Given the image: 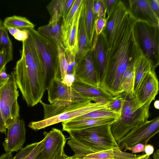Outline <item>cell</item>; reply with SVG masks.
Here are the masks:
<instances>
[{
	"mask_svg": "<svg viewBox=\"0 0 159 159\" xmlns=\"http://www.w3.org/2000/svg\"><path fill=\"white\" fill-rule=\"evenodd\" d=\"M134 62L127 67L122 76L120 84L122 93H132L134 81Z\"/></svg>",
	"mask_w": 159,
	"mask_h": 159,
	"instance_id": "83f0119b",
	"label": "cell"
},
{
	"mask_svg": "<svg viewBox=\"0 0 159 159\" xmlns=\"http://www.w3.org/2000/svg\"><path fill=\"white\" fill-rule=\"evenodd\" d=\"M101 1L104 9L105 18L106 19L116 0H101Z\"/></svg>",
	"mask_w": 159,
	"mask_h": 159,
	"instance_id": "74e56055",
	"label": "cell"
},
{
	"mask_svg": "<svg viewBox=\"0 0 159 159\" xmlns=\"http://www.w3.org/2000/svg\"><path fill=\"white\" fill-rule=\"evenodd\" d=\"M93 10L96 15L106 19L105 11L101 0H93Z\"/></svg>",
	"mask_w": 159,
	"mask_h": 159,
	"instance_id": "d590c367",
	"label": "cell"
},
{
	"mask_svg": "<svg viewBox=\"0 0 159 159\" xmlns=\"http://www.w3.org/2000/svg\"><path fill=\"white\" fill-rule=\"evenodd\" d=\"M85 0H83L79 20L77 51L75 56L77 63L92 49L89 41L85 25Z\"/></svg>",
	"mask_w": 159,
	"mask_h": 159,
	"instance_id": "ac0fdd59",
	"label": "cell"
},
{
	"mask_svg": "<svg viewBox=\"0 0 159 159\" xmlns=\"http://www.w3.org/2000/svg\"><path fill=\"white\" fill-rule=\"evenodd\" d=\"M128 1V9L135 18L159 26V19L152 9L149 0H129Z\"/></svg>",
	"mask_w": 159,
	"mask_h": 159,
	"instance_id": "9a60e30c",
	"label": "cell"
},
{
	"mask_svg": "<svg viewBox=\"0 0 159 159\" xmlns=\"http://www.w3.org/2000/svg\"><path fill=\"white\" fill-rule=\"evenodd\" d=\"M120 115V114L112 111L106 107L92 111L76 118H118Z\"/></svg>",
	"mask_w": 159,
	"mask_h": 159,
	"instance_id": "f1b7e54d",
	"label": "cell"
},
{
	"mask_svg": "<svg viewBox=\"0 0 159 159\" xmlns=\"http://www.w3.org/2000/svg\"><path fill=\"white\" fill-rule=\"evenodd\" d=\"M65 159H87L84 157H79L75 156L73 155L71 156H68L66 155Z\"/></svg>",
	"mask_w": 159,
	"mask_h": 159,
	"instance_id": "f6af8a7d",
	"label": "cell"
},
{
	"mask_svg": "<svg viewBox=\"0 0 159 159\" xmlns=\"http://www.w3.org/2000/svg\"><path fill=\"white\" fill-rule=\"evenodd\" d=\"M4 52L3 50L0 51V72L5 67L7 64Z\"/></svg>",
	"mask_w": 159,
	"mask_h": 159,
	"instance_id": "b9f144b4",
	"label": "cell"
},
{
	"mask_svg": "<svg viewBox=\"0 0 159 159\" xmlns=\"http://www.w3.org/2000/svg\"><path fill=\"white\" fill-rule=\"evenodd\" d=\"M44 139L38 142V144L25 159H42L41 152L43 149Z\"/></svg>",
	"mask_w": 159,
	"mask_h": 159,
	"instance_id": "e575fe53",
	"label": "cell"
},
{
	"mask_svg": "<svg viewBox=\"0 0 159 159\" xmlns=\"http://www.w3.org/2000/svg\"><path fill=\"white\" fill-rule=\"evenodd\" d=\"M159 90V82L155 70H152L144 77L133 94L137 105L140 107L150 106Z\"/></svg>",
	"mask_w": 159,
	"mask_h": 159,
	"instance_id": "7c38bea8",
	"label": "cell"
},
{
	"mask_svg": "<svg viewBox=\"0 0 159 159\" xmlns=\"http://www.w3.org/2000/svg\"><path fill=\"white\" fill-rule=\"evenodd\" d=\"M13 72L5 83L0 84V132L7 128L19 118L18 102L19 91Z\"/></svg>",
	"mask_w": 159,
	"mask_h": 159,
	"instance_id": "5b68a950",
	"label": "cell"
},
{
	"mask_svg": "<svg viewBox=\"0 0 159 159\" xmlns=\"http://www.w3.org/2000/svg\"><path fill=\"white\" fill-rule=\"evenodd\" d=\"M74 76L75 79L99 87L100 81L94 67L91 50L77 63Z\"/></svg>",
	"mask_w": 159,
	"mask_h": 159,
	"instance_id": "5bb4252c",
	"label": "cell"
},
{
	"mask_svg": "<svg viewBox=\"0 0 159 159\" xmlns=\"http://www.w3.org/2000/svg\"><path fill=\"white\" fill-rule=\"evenodd\" d=\"M106 104L102 105L91 101L72 102L62 113L56 116L42 120L29 123L28 126L36 130L61 122L76 118L92 111L106 107Z\"/></svg>",
	"mask_w": 159,
	"mask_h": 159,
	"instance_id": "ba28073f",
	"label": "cell"
},
{
	"mask_svg": "<svg viewBox=\"0 0 159 159\" xmlns=\"http://www.w3.org/2000/svg\"><path fill=\"white\" fill-rule=\"evenodd\" d=\"M134 159H150V156L146 154L140 155L139 156Z\"/></svg>",
	"mask_w": 159,
	"mask_h": 159,
	"instance_id": "bcb514c9",
	"label": "cell"
},
{
	"mask_svg": "<svg viewBox=\"0 0 159 159\" xmlns=\"http://www.w3.org/2000/svg\"><path fill=\"white\" fill-rule=\"evenodd\" d=\"M138 20L127 8L118 25L107 27L101 33L106 54L105 68L99 87L113 96L122 93V76L142 51L135 30Z\"/></svg>",
	"mask_w": 159,
	"mask_h": 159,
	"instance_id": "6da1fadb",
	"label": "cell"
},
{
	"mask_svg": "<svg viewBox=\"0 0 159 159\" xmlns=\"http://www.w3.org/2000/svg\"><path fill=\"white\" fill-rule=\"evenodd\" d=\"M42 159H65L64 148L66 139L61 131L52 128L44 134Z\"/></svg>",
	"mask_w": 159,
	"mask_h": 159,
	"instance_id": "8fae6325",
	"label": "cell"
},
{
	"mask_svg": "<svg viewBox=\"0 0 159 159\" xmlns=\"http://www.w3.org/2000/svg\"><path fill=\"white\" fill-rule=\"evenodd\" d=\"M91 51L94 67L100 82L105 68L106 54L105 43L101 34Z\"/></svg>",
	"mask_w": 159,
	"mask_h": 159,
	"instance_id": "d6986e66",
	"label": "cell"
},
{
	"mask_svg": "<svg viewBox=\"0 0 159 159\" xmlns=\"http://www.w3.org/2000/svg\"><path fill=\"white\" fill-rule=\"evenodd\" d=\"M9 77L10 75L6 72V68L5 67L0 72V84L6 82Z\"/></svg>",
	"mask_w": 159,
	"mask_h": 159,
	"instance_id": "60d3db41",
	"label": "cell"
},
{
	"mask_svg": "<svg viewBox=\"0 0 159 159\" xmlns=\"http://www.w3.org/2000/svg\"><path fill=\"white\" fill-rule=\"evenodd\" d=\"M50 16L48 23L39 27L37 30L56 45H59L64 48L59 14L57 11H55Z\"/></svg>",
	"mask_w": 159,
	"mask_h": 159,
	"instance_id": "2e32d148",
	"label": "cell"
},
{
	"mask_svg": "<svg viewBox=\"0 0 159 159\" xmlns=\"http://www.w3.org/2000/svg\"><path fill=\"white\" fill-rule=\"evenodd\" d=\"M110 125L68 131L70 139L67 144L74 152V155L84 157L106 150H120L112 134Z\"/></svg>",
	"mask_w": 159,
	"mask_h": 159,
	"instance_id": "3957f363",
	"label": "cell"
},
{
	"mask_svg": "<svg viewBox=\"0 0 159 159\" xmlns=\"http://www.w3.org/2000/svg\"><path fill=\"white\" fill-rule=\"evenodd\" d=\"M4 26L20 30L34 29V25L25 17L13 15L6 17L3 21Z\"/></svg>",
	"mask_w": 159,
	"mask_h": 159,
	"instance_id": "484cf974",
	"label": "cell"
},
{
	"mask_svg": "<svg viewBox=\"0 0 159 159\" xmlns=\"http://www.w3.org/2000/svg\"><path fill=\"white\" fill-rule=\"evenodd\" d=\"M124 93V101L119 117L110 125L112 134L116 142L134 127L143 123L150 116V106L139 107L132 93Z\"/></svg>",
	"mask_w": 159,
	"mask_h": 159,
	"instance_id": "277c9868",
	"label": "cell"
},
{
	"mask_svg": "<svg viewBox=\"0 0 159 159\" xmlns=\"http://www.w3.org/2000/svg\"><path fill=\"white\" fill-rule=\"evenodd\" d=\"M159 132V116H157L134 127L116 142L121 150L126 146L131 148L138 143L147 144L150 139Z\"/></svg>",
	"mask_w": 159,
	"mask_h": 159,
	"instance_id": "9c48e42d",
	"label": "cell"
},
{
	"mask_svg": "<svg viewBox=\"0 0 159 159\" xmlns=\"http://www.w3.org/2000/svg\"><path fill=\"white\" fill-rule=\"evenodd\" d=\"M124 101V94L122 93L108 100L106 107L112 111L120 114Z\"/></svg>",
	"mask_w": 159,
	"mask_h": 159,
	"instance_id": "4dcf8cb0",
	"label": "cell"
},
{
	"mask_svg": "<svg viewBox=\"0 0 159 159\" xmlns=\"http://www.w3.org/2000/svg\"><path fill=\"white\" fill-rule=\"evenodd\" d=\"M153 158L154 159H159V150L158 149L153 154Z\"/></svg>",
	"mask_w": 159,
	"mask_h": 159,
	"instance_id": "7dc6e473",
	"label": "cell"
},
{
	"mask_svg": "<svg viewBox=\"0 0 159 159\" xmlns=\"http://www.w3.org/2000/svg\"><path fill=\"white\" fill-rule=\"evenodd\" d=\"M7 129L6 137L2 143L5 151L12 152L21 149L26 140L24 120L18 118Z\"/></svg>",
	"mask_w": 159,
	"mask_h": 159,
	"instance_id": "4fadbf2b",
	"label": "cell"
},
{
	"mask_svg": "<svg viewBox=\"0 0 159 159\" xmlns=\"http://www.w3.org/2000/svg\"><path fill=\"white\" fill-rule=\"evenodd\" d=\"M7 29L11 34L17 40L23 42L26 40L29 37L28 30H20L12 28H8Z\"/></svg>",
	"mask_w": 159,
	"mask_h": 159,
	"instance_id": "d6a6232c",
	"label": "cell"
},
{
	"mask_svg": "<svg viewBox=\"0 0 159 159\" xmlns=\"http://www.w3.org/2000/svg\"><path fill=\"white\" fill-rule=\"evenodd\" d=\"M83 0H74L70 9L61 23V38L63 45L64 44L75 16L80 7Z\"/></svg>",
	"mask_w": 159,
	"mask_h": 159,
	"instance_id": "cb8c5ba5",
	"label": "cell"
},
{
	"mask_svg": "<svg viewBox=\"0 0 159 159\" xmlns=\"http://www.w3.org/2000/svg\"><path fill=\"white\" fill-rule=\"evenodd\" d=\"M64 50L68 65L67 75L74 76L77 65L76 55L67 49Z\"/></svg>",
	"mask_w": 159,
	"mask_h": 159,
	"instance_id": "1f68e13d",
	"label": "cell"
},
{
	"mask_svg": "<svg viewBox=\"0 0 159 159\" xmlns=\"http://www.w3.org/2000/svg\"><path fill=\"white\" fill-rule=\"evenodd\" d=\"M152 9L159 18V0H149Z\"/></svg>",
	"mask_w": 159,
	"mask_h": 159,
	"instance_id": "ab89813d",
	"label": "cell"
},
{
	"mask_svg": "<svg viewBox=\"0 0 159 159\" xmlns=\"http://www.w3.org/2000/svg\"><path fill=\"white\" fill-rule=\"evenodd\" d=\"M135 30L141 49L155 69L159 64V26L145 20H138Z\"/></svg>",
	"mask_w": 159,
	"mask_h": 159,
	"instance_id": "52a82bcc",
	"label": "cell"
},
{
	"mask_svg": "<svg viewBox=\"0 0 159 159\" xmlns=\"http://www.w3.org/2000/svg\"><path fill=\"white\" fill-rule=\"evenodd\" d=\"M21 57L14 69L17 87L28 106L39 102L47 90L44 70L35 44L29 35L22 42Z\"/></svg>",
	"mask_w": 159,
	"mask_h": 159,
	"instance_id": "7a4b0ae2",
	"label": "cell"
},
{
	"mask_svg": "<svg viewBox=\"0 0 159 159\" xmlns=\"http://www.w3.org/2000/svg\"><path fill=\"white\" fill-rule=\"evenodd\" d=\"M42 64L47 89L56 78H61L57 45L34 29L28 30Z\"/></svg>",
	"mask_w": 159,
	"mask_h": 159,
	"instance_id": "8992f818",
	"label": "cell"
},
{
	"mask_svg": "<svg viewBox=\"0 0 159 159\" xmlns=\"http://www.w3.org/2000/svg\"><path fill=\"white\" fill-rule=\"evenodd\" d=\"M38 143V142L33 143L22 148L13 157V159H25L35 148Z\"/></svg>",
	"mask_w": 159,
	"mask_h": 159,
	"instance_id": "836d02e7",
	"label": "cell"
},
{
	"mask_svg": "<svg viewBox=\"0 0 159 159\" xmlns=\"http://www.w3.org/2000/svg\"><path fill=\"white\" fill-rule=\"evenodd\" d=\"M106 21L107 19H104L96 16L95 21V35L98 37L101 34L106 26Z\"/></svg>",
	"mask_w": 159,
	"mask_h": 159,
	"instance_id": "8d00e7d4",
	"label": "cell"
},
{
	"mask_svg": "<svg viewBox=\"0 0 159 159\" xmlns=\"http://www.w3.org/2000/svg\"><path fill=\"white\" fill-rule=\"evenodd\" d=\"M61 78L64 80L67 75V62L64 49L59 45H57Z\"/></svg>",
	"mask_w": 159,
	"mask_h": 159,
	"instance_id": "f546056e",
	"label": "cell"
},
{
	"mask_svg": "<svg viewBox=\"0 0 159 159\" xmlns=\"http://www.w3.org/2000/svg\"><path fill=\"white\" fill-rule=\"evenodd\" d=\"M93 0H85V25L89 41L92 48L95 32V21L96 16L93 11Z\"/></svg>",
	"mask_w": 159,
	"mask_h": 159,
	"instance_id": "603a6c76",
	"label": "cell"
},
{
	"mask_svg": "<svg viewBox=\"0 0 159 159\" xmlns=\"http://www.w3.org/2000/svg\"><path fill=\"white\" fill-rule=\"evenodd\" d=\"M12 152H6L0 156V159H13Z\"/></svg>",
	"mask_w": 159,
	"mask_h": 159,
	"instance_id": "ee69618b",
	"label": "cell"
},
{
	"mask_svg": "<svg viewBox=\"0 0 159 159\" xmlns=\"http://www.w3.org/2000/svg\"><path fill=\"white\" fill-rule=\"evenodd\" d=\"M7 31L3 26L2 21L0 19V51H4L7 63L13 59V45Z\"/></svg>",
	"mask_w": 159,
	"mask_h": 159,
	"instance_id": "d4e9b609",
	"label": "cell"
},
{
	"mask_svg": "<svg viewBox=\"0 0 159 159\" xmlns=\"http://www.w3.org/2000/svg\"><path fill=\"white\" fill-rule=\"evenodd\" d=\"M83 1L75 16L72 25L69 30L66 41L63 45L64 50L67 49L76 55L77 51V39L79 20Z\"/></svg>",
	"mask_w": 159,
	"mask_h": 159,
	"instance_id": "7402d4cb",
	"label": "cell"
},
{
	"mask_svg": "<svg viewBox=\"0 0 159 159\" xmlns=\"http://www.w3.org/2000/svg\"><path fill=\"white\" fill-rule=\"evenodd\" d=\"M74 0H53L47 6V10L51 16L57 11L61 18L66 16L73 4Z\"/></svg>",
	"mask_w": 159,
	"mask_h": 159,
	"instance_id": "4316f807",
	"label": "cell"
},
{
	"mask_svg": "<svg viewBox=\"0 0 159 159\" xmlns=\"http://www.w3.org/2000/svg\"><path fill=\"white\" fill-rule=\"evenodd\" d=\"M134 81L132 94L138 89L145 75L151 71L155 70L152 62L144 55L142 51L134 62Z\"/></svg>",
	"mask_w": 159,
	"mask_h": 159,
	"instance_id": "ffe728a7",
	"label": "cell"
},
{
	"mask_svg": "<svg viewBox=\"0 0 159 159\" xmlns=\"http://www.w3.org/2000/svg\"><path fill=\"white\" fill-rule=\"evenodd\" d=\"M47 90L48 100L51 104L59 101L75 102L91 101L94 100L81 94L61 78H55Z\"/></svg>",
	"mask_w": 159,
	"mask_h": 159,
	"instance_id": "30bf717a",
	"label": "cell"
},
{
	"mask_svg": "<svg viewBox=\"0 0 159 159\" xmlns=\"http://www.w3.org/2000/svg\"><path fill=\"white\" fill-rule=\"evenodd\" d=\"M146 145L138 143L131 148L126 146L124 148V151L125 152L127 150H130L132 152V154L143 152Z\"/></svg>",
	"mask_w": 159,
	"mask_h": 159,
	"instance_id": "f35d334b",
	"label": "cell"
},
{
	"mask_svg": "<svg viewBox=\"0 0 159 159\" xmlns=\"http://www.w3.org/2000/svg\"><path fill=\"white\" fill-rule=\"evenodd\" d=\"M70 86L73 89L82 95L94 98V100L98 98L109 100L113 97L99 87L76 79L72 82Z\"/></svg>",
	"mask_w": 159,
	"mask_h": 159,
	"instance_id": "44dd1931",
	"label": "cell"
},
{
	"mask_svg": "<svg viewBox=\"0 0 159 159\" xmlns=\"http://www.w3.org/2000/svg\"><path fill=\"white\" fill-rule=\"evenodd\" d=\"M154 148L153 145L151 144H147L144 149V152L147 155L150 156L154 152Z\"/></svg>",
	"mask_w": 159,
	"mask_h": 159,
	"instance_id": "7bdbcfd3",
	"label": "cell"
},
{
	"mask_svg": "<svg viewBox=\"0 0 159 159\" xmlns=\"http://www.w3.org/2000/svg\"><path fill=\"white\" fill-rule=\"evenodd\" d=\"M157 102V101H156L155 102L154 106L155 107L156 106H157L156 107V108L158 109L159 105H157V104H159V101H158Z\"/></svg>",
	"mask_w": 159,
	"mask_h": 159,
	"instance_id": "c3c4849f",
	"label": "cell"
},
{
	"mask_svg": "<svg viewBox=\"0 0 159 159\" xmlns=\"http://www.w3.org/2000/svg\"><path fill=\"white\" fill-rule=\"evenodd\" d=\"M117 118H75L62 122V130L68 131L82 129L103 125H111Z\"/></svg>",
	"mask_w": 159,
	"mask_h": 159,
	"instance_id": "e0dca14e",
	"label": "cell"
}]
</instances>
